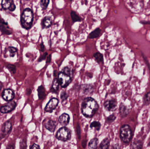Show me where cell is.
Wrapping results in <instances>:
<instances>
[{"instance_id": "cell-30", "label": "cell", "mask_w": 150, "mask_h": 149, "mask_svg": "<svg viewBox=\"0 0 150 149\" xmlns=\"http://www.w3.org/2000/svg\"><path fill=\"white\" fill-rule=\"evenodd\" d=\"M6 67L11 73V74H14L16 73V67L15 65L12 64H8L6 66Z\"/></svg>"}, {"instance_id": "cell-40", "label": "cell", "mask_w": 150, "mask_h": 149, "mask_svg": "<svg viewBox=\"0 0 150 149\" xmlns=\"http://www.w3.org/2000/svg\"><path fill=\"white\" fill-rule=\"evenodd\" d=\"M51 60H52V55L51 54V55H49V56L47 57L46 63L49 64V63H50V62H51Z\"/></svg>"}, {"instance_id": "cell-38", "label": "cell", "mask_w": 150, "mask_h": 149, "mask_svg": "<svg viewBox=\"0 0 150 149\" xmlns=\"http://www.w3.org/2000/svg\"><path fill=\"white\" fill-rule=\"evenodd\" d=\"M30 149H40V147L38 144H33L31 147H30Z\"/></svg>"}, {"instance_id": "cell-8", "label": "cell", "mask_w": 150, "mask_h": 149, "mask_svg": "<svg viewBox=\"0 0 150 149\" xmlns=\"http://www.w3.org/2000/svg\"><path fill=\"white\" fill-rule=\"evenodd\" d=\"M15 96L14 91L10 88L5 89L2 93V98L5 101H11L15 98Z\"/></svg>"}, {"instance_id": "cell-27", "label": "cell", "mask_w": 150, "mask_h": 149, "mask_svg": "<svg viewBox=\"0 0 150 149\" xmlns=\"http://www.w3.org/2000/svg\"><path fill=\"white\" fill-rule=\"evenodd\" d=\"M8 50L9 53V56L11 57H15L18 51L17 49L13 46H9L8 47Z\"/></svg>"}, {"instance_id": "cell-2", "label": "cell", "mask_w": 150, "mask_h": 149, "mask_svg": "<svg viewBox=\"0 0 150 149\" xmlns=\"http://www.w3.org/2000/svg\"><path fill=\"white\" fill-rule=\"evenodd\" d=\"M34 15L32 10L30 8L25 9L21 16V25L23 29L29 30L31 28L33 23Z\"/></svg>"}, {"instance_id": "cell-18", "label": "cell", "mask_w": 150, "mask_h": 149, "mask_svg": "<svg viewBox=\"0 0 150 149\" xmlns=\"http://www.w3.org/2000/svg\"><path fill=\"white\" fill-rule=\"evenodd\" d=\"M38 95L40 100H43L46 97L45 90L43 86L40 85L38 87Z\"/></svg>"}, {"instance_id": "cell-3", "label": "cell", "mask_w": 150, "mask_h": 149, "mask_svg": "<svg viewBox=\"0 0 150 149\" xmlns=\"http://www.w3.org/2000/svg\"><path fill=\"white\" fill-rule=\"evenodd\" d=\"M120 137L124 143H128L131 141L133 137V132L129 125H124L122 126L120 129Z\"/></svg>"}, {"instance_id": "cell-44", "label": "cell", "mask_w": 150, "mask_h": 149, "mask_svg": "<svg viewBox=\"0 0 150 149\" xmlns=\"http://www.w3.org/2000/svg\"><path fill=\"white\" fill-rule=\"evenodd\" d=\"M57 75H58V72H57V71H54V76L55 77L57 76Z\"/></svg>"}, {"instance_id": "cell-42", "label": "cell", "mask_w": 150, "mask_h": 149, "mask_svg": "<svg viewBox=\"0 0 150 149\" xmlns=\"http://www.w3.org/2000/svg\"><path fill=\"white\" fill-rule=\"evenodd\" d=\"M32 91L30 89H27V91H26V93H27V94H30L31 93Z\"/></svg>"}, {"instance_id": "cell-45", "label": "cell", "mask_w": 150, "mask_h": 149, "mask_svg": "<svg viewBox=\"0 0 150 149\" xmlns=\"http://www.w3.org/2000/svg\"><path fill=\"white\" fill-rule=\"evenodd\" d=\"M3 87V84L0 81V91L1 90L2 88Z\"/></svg>"}, {"instance_id": "cell-10", "label": "cell", "mask_w": 150, "mask_h": 149, "mask_svg": "<svg viewBox=\"0 0 150 149\" xmlns=\"http://www.w3.org/2000/svg\"><path fill=\"white\" fill-rule=\"evenodd\" d=\"M59 103V100L56 98L51 99L45 107V111L47 112H52L57 107Z\"/></svg>"}, {"instance_id": "cell-31", "label": "cell", "mask_w": 150, "mask_h": 149, "mask_svg": "<svg viewBox=\"0 0 150 149\" xmlns=\"http://www.w3.org/2000/svg\"><path fill=\"white\" fill-rule=\"evenodd\" d=\"M100 126H101L100 123L99 122L94 121L91 123L90 127L91 128H94L96 130L98 131L100 129Z\"/></svg>"}, {"instance_id": "cell-43", "label": "cell", "mask_w": 150, "mask_h": 149, "mask_svg": "<svg viewBox=\"0 0 150 149\" xmlns=\"http://www.w3.org/2000/svg\"><path fill=\"white\" fill-rule=\"evenodd\" d=\"M112 149H120V148H119V146L118 145H114V146H113L112 148Z\"/></svg>"}, {"instance_id": "cell-16", "label": "cell", "mask_w": 150, "mask_h": 149, "mask_svg": "<svg viewBox=\"0 0 150 149\" xmlns=\"http://www.w3.org/2000/svg\"><path fill=\"white\" fill-rule=\"evenodd\" d=\"M83 92L86 94H90L93 92V86L92 85H84L82 86Z\"/></svg>"}, {"instance_id": "cell-23", "label": "cell", "mask_w": 150, "mask_h": 149, "mask_svg": "<svg viewBox=\"0 0 150 149\" xmlns=\"http://www.w3.org/2000/svg\"><path fill=\"white\" fill-rule=\"evenodd\" d=\"M14 3L13 1H5L3 0L1 1V7L4 10H9L12 3Z\"/></svg>"}, {"instance_id": "cell-4", "label": "cell", "mask_w": 150, "mask_h": 149, "mask_svg": "<svg viewBox=\"0 0 150 149\" xmlns=\"http://www.w3.org/2000/svg\"><path fill=\"white\" fill-rule=\"evenodd\" d=\"M56 138L62 141H67L71 138V131L66 127L60 129L56 134Z\"/></svg>"}, {"instance_id": "cell-20", "label": "cell", "mask_w": 150, "mask_h": 149, "mask_svg": "<svg viewBox=\"0 0 150 149\" xmlns=\"http://www.w3.org/2000/svg\"><path fill=\"white\" fill-rule=\"evenodd\" d=\"M93 57L95 61L98 64H100V63H103L104 62V58H103V55L100 52H95V53L93 54Z\"/></svg>"}, {"instance_id": "cell-26", "label": "cell", "mask_w": 150, "mask_h": 149, "mask_svg": "<svg viewBox=\"0 0 150 149\" xmlns=\"http://www.w3.org/2000/svg\"><path fill=\"white\" fill-rule=\"evenodd\" d=\"M62 72L63 73L68 75L71 78H72V77H73V74H74V71L70 66H67L64 67L62 70Z\"/></svg>"}, {"instance_id": "cell-41", "label": "cell", "mask_w": 150, "mask_h": 149, "mask_svg": "<svg viewBox=\"0 0 150 149\" xmlns=\"http://www.w3.org/2000/svg\"><path fill=\"white\" fill-rule=\"evenodd\" d=\"M6 149H15V148L13 144H9L7 145Z\"/></svg>"}, {"instance_id": "cell-29", "label": "cell", "mask_w": 150, "mask_h": 149, "mask_svg": "<svg viewBox=\"0 0 150 149\" xmlns=\"http://www.w3.org/2000/svg\"><path fill=\"white\" fill-rule=\"evenodd\" d=\"M49 2H50V1L49 0H41L40 1V5L42 10H45L47 9Z\"/></svg>"}, {"instance_id": "cell-21", "label": "cell", "mask_w": 150, "mask_h": 149, "mask_svg": "<svg viewBox=\"0 0 150 149\" xmlns=\"http://www.w3.org/2000/svg\"><path fill=\"white\" fill-rule=\"evenodd\" d=\"M110 146V141L108 138H106L102 141L100 145V149H108Z\"/></svg>"}, {"instance_id": "cell-1", "label": "cell", "mask_w": 150, "mask_h": 149, "mask_svg": "<svg viewBox=\"0 0 150 149\" xmlns=\"http://www.w3.org/2000/svg\"><path fill=\"white\" fill-rule=\"evenodd\" d=\"M99 108L97 101L91 97H87L83 100L82 104V113L85 117L91 118Z\"/></svg>"}, {"instance_id": "cell-5", "label": "cell", "mask_w": 150, "mask_h": 149, "mask_svg": "<svg viewBox=\"0 0 150 149\" xmlns=\"http://www.w3.org/2000/svg\"><path fill=\"white\" fill-rule=\"evenodd\" d=\"M58 75V81L62 88H66L72 82V78L63 73L62 71L60 72Z\"/></svg>"}, {"instance_id": "cell-24", "label": "cell", "mask_w": 150, "mask_h": 149, "mask_svg": "<svg viewBox=\"0 0 150 149\" xmlns=\"http://www.w3.org/2000/svg\"><path fill=\"white\" fill-rule=\"evenodd\" d=\"M70 15H71L72 21H73L74 22H81V20H82L81 17L77 14L76 12H75L74 10H71Z\"/></svg>"}, {"instance_id": "cell-37", "label": "cell", "mask_w": 150, "mask_h": 149, "mask_svg": "<svg viewBox=\"0 0 150 149\" xmlns=\"http://www.w3.org/2000/svg\"><path fill=\"white\" fill-rule=\"evenodd\" d=\"M77 133L78 136L79 138L80 139V128L79 125L78 124L76 127Z\"/></svg>"}, {"instance_id": "cell-22", "label": "cell", "mask_w": 150, "mask_h": 149, "mask_svg": "<svg viewBox=\"0 0 150 149\" xmlns=\"http://www.w3.org/2000/svg\"><path fill=\"white\" fill-rule=\"evenodd\" d=\"M142 142L140 140H135L132 143V149H142L143 148Z\"/></svg>"}, {"instance_id": "cell-13", "label": "cell", "mask_w": 150, "mask_h": 149, "mask_svg": "<svg viewBox=\"0 0 150 149\" xmlns=\"http://www.w3.org/2000/svg\"><path fill=\"white\" fill-rule=\"evenodd\" d=\"M120 115L122 118H125L127 116L129 113V109L123 103L120 105L119 108Z\"/></svg>"}, {"instance_id": "cell-28", "label": "cell", "mask_w": 150, "mask_h": 149, "mask_svg": "<svg viewBox=\"0 0 150 149\" xmlns=\"http://www.w3.org/2000/svg\"><path fill=\"white\" fill-rule=\"evenodd\" d=\"M144 105L149 106L150 104V92L147 93L144 97Z\"/></svg>"}, {"instance_id": "cell-36", "label": "cell", "mask_w": 150, "mask_h": 149, "mask_svg": "<svg viewBox=\"0 0 150 149\" xmlns=\"http://www.w3.org/2000/svg\"><path fill=\"white\" fill-rule=\"evenodd\" d=\"M16 6L15 5V3H14V2L13 3H12V4H11V6L10 8L8 10H10V11H14V10H16Z\"/></svg>"}, {"instance_id": "cell-15", "label": "cell", "mask_w": 150, "mask_h": 149, "mask_svg": "<svg viewBox=\"0 0 150 149\" xmlns=\"http://www.w3.org/2000/svg\"><path fill=\"white\" fill-rule=\"evenodd\" d=\"M52 24V20L51 17L46 16L43 18L41 21V26L43 29H47L51 27Z\"/></svg>"}, {"instance_id": "cell-17", "label": "cell", "mask_w": 150, "mask_h": 149, "mask_svg": "<svg viewBox=\"0 0 150 149\" xmlns=\"http://www.w3.org/2000/svg\"><path fill=\"white\" fill-rule=\"evenodd\" d=\"M59 83L58 81V79H54L53 81L52 87L51 88V92L54 93H56L59 91Z\"/></svg>"}, {"instance_id": "cell-34", "label": "cell", "mask_w": 150, "mask_h": 149, "mask_svg": "<svg viewBox=\"0 0 150 149\" xmlns=\"http://www.w3.org/2000/svg\"><path fill=\"white\" fill-rule=\"evenodd\" d=\"M47 54H48L47 52H45V53H44L43 55H41V56H40V57L39 58L38 61L39 62H41V61H43V60H45L46 58Z\"/></svg>"}, {"instance_id": "cell-19", "label": "cell", "mask_w": 150, "mask_h": 149, "mask_svg": "<svg viewBox=\"0 0 150 149\" xmlns=\"http://www.w3.org/2000/svg\"><path fill=\"white\" fill-rule=\"evenodd\" d=\"M101 29L99 28H97L93 31L90 33L89 35V38H97L99 36L101 33Z\"/></svg>"}, {"instance_id": "cell-32", "label": "cell", "mask_w": 150, "mask_h": 149, "mask_svg": "<svg viewBox=\"0 0 150 149\" xmlns=\"http://www.w3.org/2000/svg\"><path fill=\"white\" fill-rule=\"evenodd\" d=\"M116 118V116L114 114L111 115H109L107 119V122L108 123H112L115 120Z\"/></svg>"}, {"instance_id": "cell-7", "label": "cell", "mask_w": 150, "mask_h": 149, "mask_svg": "<svg viewBox=\"0 0 150 149\" xmlns=\"http://www.w3.org/2000/svg\"><path fill=\"white\" fill-rule=\"evenodd\" d=\"M0 30L2 34L10 35L12 34V30L8 26L7 22H5L0 16Z\"/></svg>"}, {"instance_id": "cell-11", "label": "cell", "mask_w": 150, "mask_h": 149, "mask_svg": "<svg viewBox=\"0 0 150 149\" xmlns=\"http://www.w3.org/2000/svg\"><path fill=\"white\" fill-rule=\"evenodd\" d=\"M12 129V125L9 121L6 122L3 125L1 129V138H4L11 132Z\"/></svg>"}, {"instance_id": "cell-14", "label": "cell", "mask_w": 150, "mask_h": 149, "mask_svg": "<svg viewBox=\"0 0 150 149\" xmlns=\"http://www.w3.org/2000/svg\"><path fill=\"white\" fill-rule=\"evenodd\" d=\"M70 121V116L67 114L63 113L62 115L59 119V123L62 126H66L68 125Z\"/></svg>"}, {"instance_id": "cell-6", "label": "cell", "mask_w": 150, "mask_h": 149, "mask_svg": "<svg viewBox=\"0 0 150 149\" xmlns=\"http://www.w3.org/2000/svg\"><path fill=\"white\" fill-rule=\"evenodd\" d=\"M16 106V103L14 101H9L7 104L1 107L0 112L3 114L8 113L14 111Z\"/></svg>"}, {"instance_id": "cell-33", "label": "cell", "mask_w": 150, "mask_h": 149, "mask_svg": "<svg viewBox=\"0 0 150 149\" xmlns=\"http://www.w3.org/2000/svg\"><path fill=\"white\" fill-rule=\"evenodd\" d=\"M60 98L62 100V101L66 100L68 98V95L67 92H65V91L62 92L61 94Z\"/></svg>"}, {"instance_id": "cell-12", "label": "cell", "mask_w": 150, "mask_h": 149, "mask_svg": "<svg viewBox=\"0 0 150 149\" xmlns=\"http://www.w3.org/2000/svg\"><path fill=\"white\" fill-rule=\"evenodd\" d=\"M57 126V122L55 121L50 120L46 121L45 123L46 128L51 132H54Z\"/></svg>"}, {"instance_id": "cell-25", "label": "cell", "mask_w": 150, "mask_h": 149, "mask_svg": "<svg viewBox=\"0 0 150 149\" xmlns=\"http://www.w3.org/2000/svg\"><path fill=\"white\" fill-rule=\"evenodd\" d=\"M98 143V140L97 138H94L92 139L88 144V147L90 149H96Z\"/></svg>"}, {"instance_id": "cell-35", "label": "cell", "mask_w": 150, "mask_h": 149, "mask_svg": "<svg viewBox=\"0 0 150 149\" xmlns=\"http://www.w3.org/2000/svg\"><path fill=\"white\" fill-rule=\"evenodd\" d=\"M20 148L22 149H25V148L26 147V141H21L20 143Z\"/></svg>"}, {"instance_id": "cell-39", "label": "cell", "mask_w": 150, "mask_h": 149, "mask_svg": "<svg viewBox=\"0 0 150 149\" xmlns=\"http://www.w3.org/2000/svg\"><path fill=\"white\" fill-rule=\"evenodd\" d=\"M40 50H41V52H44L45 51V45H44V44L43 43H41L40 44Z\"/></svg>"}, {"instance_id": "cell-9", "label": "cell", "mask_w": 150, "mask_h": 149, "mask_svg": "<svg viewBox=\"0 0 150 149\" xmlns=\"http://www.w3.org/2000/svg\"><path fill=\"white\" fill-rule=\"evenodd\" d=\"M117 106V101L115 99H112L106 101L104 103L105 109L108 111H113L116 109Z\"/></svg>"}]
</instances>
